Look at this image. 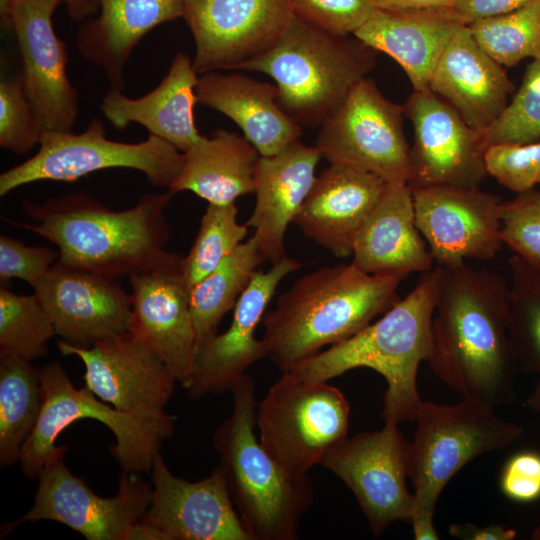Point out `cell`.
Here are the masks:
<instances>
[{
    "label": "cell",
    "instance_id": "6da1fadb",
    "mask_svg": "<svg viewBox=\"0 0 540 540\" xmlns=\"http://www.w3.org/2000/svg\"><path fill=\"white\" fill-rule=\"evenodd\" d=\"M432 318V371L451 389L494 407L518 368L508 332V282L465 263L441 267Z\"/></svg>",
    "mask_w": 540,
    "mask_h": 540
},
{
    "label": "cell",
    "instance_id": "7a4b0ae2",
    "mask_svg": "<svg viewBox=\"0 0 540 540\" xmlns=\"http://www.w3.org/2000/svg\"><path fill=\"white\" fill-rule=\"evenodd\" d=\"M172 197L170 191L146 194L129 209L112 210L77 191L43 203L25 200L31 222L5 220L55 244L61 262L118 280L182 260L166 248Z\"/></svg>",
    "mask_w": 540,
    "mask_h": 540
},
{
    "label": "cell",
    "instance_id": "3957f363",
    "mask_svg": "<svg viewBox=\"0 0 540 540\" xmlns=\"http://www.w3.org/2000/svg\"><path fill=\"white\" fill-rule=\"evenodd\" d=\"M406 277L368 274L352 262L302 276L263 316L268 357L285 372L352 337L399 300Z\"/></svg>",
    "mask_w": 540,
    "mask_h": 540
},
{
    "label": "cell",
    "instance_id": "277c9868",
    "mask_svg": "<svg viewBox=\"0 0 540 540\" xmlns=\"http://www.w3.org/2000/svg\"><path fill=\"white\" fill-rule=\"evenodd\" d=\"M437 265L382 317L352 337L307 358L290 370L307 381L327 382L356 368L384 377L382 418L397 424L415 421L422 403L417 371L432 348V318L439 286Z\"/></svg>",
    "mask_w": 540,
    "mask_h": 540
},
{
    "label": "cell",
    "instance_id": "5b68a950",
    "mask_svg": "<svg viewBox=\"0 0 540 540\" xmlns=\"http://www.w3.org/2000/svg\"><path fill=\"white\" fill-rule=\"evenodd\" d=\"M230 391L232 413L215 431L213 444L234 508L251 540H295L313 502L312 482L290 475L257 439L252 378L246 374Z\"/></svg>",
    "mask_w": 540,
    "mask_h": 540
},
{
    "label": "cell",
    "instance_id": "8992f818",
    "mask_svg": "<svg viewBox=\"0 0 540 540\" xmlns=\"http://www.w3.org/2000/svg\"><path fill=\"white\" fill-rule=\"evenodd\" d=\"M375 50L293 16L278 41L239 69L269 75L281 107L300 125L319 127L373 69Z\"/></svg>",
    "mask_w": 540,
    "mask_h": 540
},
{
    "label": "cell",
    "instance_id": "52a82bcc",
    "mask_svg": "<svg viewBox=\"0 0 540 540\" xmlns=\"http://www.w3.org/2000/svg\"><path fill=\"white\" fill-rule=\"evenodd\" d=\"M415 422L408 448L413 534L416 540H437L433 516L446 484L474 458L517 441L523 429L500 419L494 407L467 397L454 405L422 401Z\"/></svg>",
    "mask_w": 540,
    "mask_h": 540
},
{
    "label": "cell",
    "instance_id": "ba28073f",
    "mask_svg": "<svg viewBox=\"0 0 540 540\" xmlns=\"http://www.w3.org/2000/svg\"><path fill=\"white\" fill-rule=\"evenodd\" d=\"M43 403L34 429L19 457L25 476L34 478L44 465L68 445L57 437L79 419H95L115 436L111 451L123 471H151L165 440L171 438L175 418L164 410L123 411L100 400L87 387L75 388L62 365L49 362L40 369Z\"/></svg>",
    "mask_w": 540,
    "mask_h": 540
},
{
    "label": "cell",
    "instance_id": "9c48e42d",
    "mask_svg": "<svg viewBox=\"0 0 540 540\" xmlns=\"http://www.w3.org/2000/svg\"><path fill=\"white\" fill-rule=\"evenodd\" d=\"M349 418V403L338 388L285 371L257 405L256 426L269 455L303 478L347 436Z\"/></svg>",
    "mask_w": 540,
    "mask_h": 540
},
{
    "label": "cell",
    "instance_id": "30bf717a",
    "mask_svg": "<svg viewBox=\"0 0 540 540\" xmlns=\"http://www.w3.org/2000/svg\"><path fill=\"white\" fill-rule=\"evenodd\" d=\"M183 162L181 151L151 134L139 143L110 140L103 122L93 118L79 134L45 131L34 156L1 173L0 196L33 182H71L110 168L137 170L153 186L168 189Z\"/></svg>",
    "mask_w": 540,
    "mask_h": 540
},
{
    "label": "cell",
    "instance_id": "8fae6325",
    "mask_svg": "<svg viewBox=\"0 0 540 540\" xmlns=\"http://www.w3.org/2000/svg\"><path fill=\"white\" fill-rule=\"evenodd\" d=\"M403 113L364 78L319 126L315 146L330 164L361 169L387 183H409L413 167Z\"/></svg>",
    "mask_w": 540,
    "mask_h": 540
},
{
    "label": "cell",
    "instance_id": "7c38bea8",
    "mask_svg": "<svg viewBox=\"0 0 540 540\" xmlns=\"http://www.w3.org/2000/svg\"><path fill=\"white\" fill-rule=\"evenodd\" d=\"M68 447L42 468L35 501L30 510L3 530L6 535L23 522L51 520L79 532L88 540H124L128 529L139 521L152 498V483L139 473L124 471L118 493L105 498L95 494L64 463Z\"/></svg>",
    "mask_w": 540,
    "mask_h": 540
},
{
    "label": "cell",
    "instance_id": "4fadbf2b",
    "mask_svg": "<svg viewBox=\"0 0 540 540\" xmlns=\"http://www.w3.org/2000/svg\"><path fill=\"white\" fill-rule=\"evenodd\" d=\"M384 422L380 430L346 436L320 462L352 491L375 537L396 521L411 522L414 513L406 485L409 442L397 423Z\"/></svg>",
    "mask_w": 540,
    "mask_h": 540
},
{
    "label": "cell",
    "instance_id": "5bb4252c",
    "mask_svg": "<svg viewBox=\"0 0 540 540\" xmlns=\"http://www.w3.org/2000/svg\"><path fill=\"white\" fill-rule=\"evenodd\" d=\"M293 16L290 0H185L195 71L239 69L269 50Z\"/></svg>",
    "mask_w": 540,
    "mask_h": 540
},
{
    "label": "cell",
    "instance_id": "9a60e30c",
    "mask_svg": "<svg viewBox=\"0 0 540 540\" xmlns=\"http://www.w3.org/2000/svg\"><path fill=\"white\" fill-rule=\"evenodd\" d=\"M418 230L438 266L489 260L503 246L502 201L478 187L410 185Z\"/></svg>",
    "mask_w": 540,
    "mask_h": 540
},
{
    "label": "cell",
    "instance_id": "2e32d148",
    "mask_svg": "<svg viewBox=\"0 0 540 540\" xmlns=\"http://www.w3.org/2000/svg\"><path fill=\"white\" fill-rule=\"evenodd\" d=\"M57 346L63 355L83 362L85 387L118 410H164L174 392L176 379L152 345L132 327L88 348L63 340Z\"/></svg>",
    "mask_w": 540,
    "mask_h": 540
},
{
    "label": "cell",
    "instance_id": "e0dca14e",
    "mask_svg": "<svg viewBox=\"0 0 540 540\" xmlns=\"http://www.w3.org/2000/svg\"><path fill=\"white\" fill-rule=\"evenodd\" d=\"M63 0H14L11 28L22 61L24 88L44 132H71L78 118V92L68 73L65 43L53 14Z\"/></svg>",
    "mask_w": 540,
    "mask_h": 540
},
{
    "label": "cell",
    "instance_id": "ac0fdd59",
    "mask_svg": "<svg viewBox=\"0 0 540 540\" xmlns=\"http://www.w3.org/2000/svg\"><path fill=\"white\" fill-rule=\"evenodd\" d=\"M64 342L88 348L131 328V294L116 279L58 261L33 288Z\"/></svg>",
    "mask_w": 540,
    "mask_h": 540
},
{
    "label": "cell",
    "instance_id": "d6986e66",
    "mask_svg": "<svg viewBox=\"0 0 540 540\" xmlns=\"http://www.w3.org/2000/svg\"><path fill=\"white\" fill-rule=\"evenodd\" d=\"M403 109L414 134L409 184L479 187L487 176L483 133L430 89L414 90Z\"/></svg>",
    "mask_w": 540,
    "mask_h": 540
},
{
    "label": "cell",
    "instance_id": "ffe728a7",
    "mask_svg": "<svg viewBox=\"0 0 540 540\" xmlns=\"http://www.w3.org/2000/svg\"><path fill=\"white\" fill-rule=\"evenodd\" d=\"M302 264L284 257L267 271H257L234 308L229 328L196 348L186 391L191 399L221 394L231 388L254 363L268 357L265 343L255 337L258 324L284 277Z\"/></svg>",
    "mask_w": 540,
    "mask_h": 540
},
{
    "label": "cell",
    "instance_id": "44dd1931",
    "mask_svg": "<svg viewBox=\"0 0 540 540\" xmlns=\"http://www.w3.org/2000/svg\"><path fill=\"white\" fill-rule=\"evenodd\" d=\"M152 498L142 521L169 540H251L219 466L199 481L174 476L159 452L152 466Z\"/></svg>",
    "mask_w": 540,
    "mask_h": 540
},
{
    "label": "cell",
    "instance_id": "7402d4cb",
    "mask_svg": "<svg viewBox=\"0 0 540 540\" xmlns=\"http://www.w3.org/2000/svg\"><path fill=\"white\" fill-rule=\"evenodd\" d=\"M182 261V260H181ZM181 261L129 277L133 318L141 333L184 388L190 381L197 342L190 287Z\"/></svg>",
    "mask_w": 540,
    "mask_h": 540
},
{
    "label": "cell",
    "instance_id": "603a6c76",
    "mask_svg": "<svg viewBox=\"0 0 540 540\" xmlns=\"http://www.w3.org/2000/svg\"><path fill=\"white\" fill-rule=\"evenodd\" d=\"M386 186L373 173L330 164L315 177L293 223L334 256H352L356 237Z\"/></svg>",
    "mask_w": 540,
    "mask_h": 540
},
{
    "label": "cell",
    "instance_id": "cb8c5ba5",
    "mask_svg": "<svg viewBox=\"0 0 540 540\" xmlns=\"http://www.w3.org/2000/svg\"><path fill=\"white\" fill-rule=\"evenodd\" d=\"M429 89L453 107L473 129L485 132L501 115L513 90L503 66L461 24L443 50Z\"/></svg>",
    "mask_w": 540,
    "mask_h": 540
},
{
    "label": "cell",
    "instance_id": "d4e9b609",
    "mask_svg": "<svg viewBox=\"0 0 540 540\" xmlns=\"http://www.w3.org/2000/svg\"><path fill=\"white\" fill-rule=\"evenodd\" d=\"M322 157L316 146L299 140L272 156H260L255 174V208L246 222L253 227L265 260L277 263L285 254L287 227L299 212L315 180Z\"/></svg>",
    "mask_w": 540,
    "mask_h": 540
},
{
    "label": "cell",
    "instance_id": "484cf974",
    "mask_svg": "<svg viewBox=\"0 0 540 540\" xmlns=\"http://www.w3.org/2000/svg\"><path fill=\"white\" fill-rule=\"evenodd\" d=\"M198 78L193 60L178 52L168 73L153 90L141 97L130 98L111 88L100 107L115 128L124 129L130 123H138L149 134L185 153L204 137L194 121Z\"/></svg>",
    "mask_w": 540,
    "mask_h": 540
},
{
    "label": "cell",
    "instance_id": "4316f807",
    "mask_svg": "<svg viewBox=\"0 0 540 540\" xmlns=\"http://www.w3.org/2000/svg\"><path fill=\"white\" fill-rule=\"evenodd\" d=\"M352 263L372 275L426 272L433 256L417 228L412 188L409 183L387 186L360 229Z\"/></svg>",
    "mask_w": 540,
    "mask_h": 540
},
{
    "label": "cell",
    "instance_id": "83f0119b",
    "mask_svg": "<svg viewBox=\"0 0 540 540\" xmlns=\"http://www.w3.org/2000/svg\"><path fill=\"white\" fill-rule=\"evenodd\" d=\"M198 103L216 110L242 130L260 156H272L302 136L300 125L281 107L275 85L216 71L199 75Z\"/></svg>",
    "mask_w": 540,
    "mask_h": 540
},
{
    "label": "cell",
    "instance_id": "f1b7e54d",
    "mask_svg": "<svg viewBox=\"0 0 540 540\" xmlns=\"http://www.w3.org/2000/svg\"><path fill=\"white\" fill-rule=\"evenodd\" d=\"M185 0H98L99 15L82 22L76 47L100 67L111 88L126 85L125 67L140 40L158 25L183 17Z\"/></svg>",
    "mask_w": 540,
    "mask_h": 540
},
{
    "label": "cell",
    "instance_id": "f546056e",
    "mask_svg": "<svg viewBox=\"0 0 540 540\" xmlns=\"http://www.w3.org/2000/svg\"><path fill=\"white\" fill-rule=\"evenodd\" d=\"M461 25L452 15L376 10L353 36L393 58L415 91L429 89L439 58Z\"/></svg>",
    "mask_w": 540,
    "mask_h": 540
},
{
    "label": "cell",
    "instance_id": "4dcf8cb0",
    "mask_svg": "<svg viewBox=\"0 0 540 540\" xmlns=\"http://www.w3.org/2000/svg\"><path fill=\"white\" fill-rule=\"evenodd\" d=\"M183 154L181 171L168 188L173 195L190 191L223 205L255 192L260 154L244 136L218 129Z\"/></svg>",
    "mask_w": 540,
    "mask_h": 540
},
{
    "label": "cell",
    "instance_id": "1f68e13d",
    "mask_svg": "<svg viewBox=\"0 0 540 540\" xmlns=\"http://www.w3.org/2000/svg\"><path fill=\"white\" fill-rule=\"evenodd\" d=\"M265 261L256 238L252 236L212 272L190 287V307L197 347L217 334L224 315L235 308L258 266Z\"/></svg>",
    "mask_w": 540,
    "mask_h": 540
},
{
    "label": "cell",
    "instance_id": "d6a6232c",
    "mask_svg": "<svg viewBox=\"0 0 540 540\" xmlns=\"http://www.w3.org/2000/svg\"><path fill=\"white\" fill-rule=\"evenodd\" d=\"M43 403L40 370L31 361L0 358V466L19 461Z\"/></svg>",
    "mask_w": 540,
    "mask_h": 540
},
{
    "label": "cell",
    "instance_id": "836d02e7",
    "mask_svg": "<svg viewBox=\"0 0 540 540\" xmlns=\"http://www.w3.org/2000/svg\"><path fill=\"white\" fill-rule=\"evenodd\" d=\"M508 265L511 348L518 368L540 376V273L515 254Z\"/></svg>",
    "mask_w": 540,
    "mask_h": 540
},
{
    "label": "cell",
    "instance_id": "e575fe53",
    "mask_svg": "<svg viewBox=\"0 0 540 540\" xmlns=\"http://www.w3.org/2000/svg\"><path fill=\"white\" fill-rule=\"evenodd\" d=\"M53 323L35 293L17 294L0 287V358L32 361L47 355Z\"/></svg>",
    "mask_w": 540,
    "mask_h": 540
},
{
    "label": "cell",
    "instance_id": "d590c367",
    "mask_svg": "<svg viewBox=\"0 0 540 540\" xmlns=\"http://www.w3.org/2000/svg\"><path fill=\"white\" fill-rule=\"evenodd\" d=\"M467 26L477 44L502 66L540 57V0Z\"/></svg>",
    "mask_w": 540,
    "mask_h": 540
},
{
    "label": "cell",
    "instance_id": "8d00e7d4",
    "mask_svg": "<svg viewBox=\"0 0 540 540\" xmlns=\"http://www.w3.org/2000/svg\"><path fill=\"white\" fill-rule=\"evenodd\" d=\"M235 202L209 204L189 253L182 258L181 270L193 286L212 272L247 237L248 226L237 221Z\"/></svg>",
    "mask_w": 540,
    "mask_h": 540
},
{
    "label": "cell",
    "instance_id": "74e56055",
    "mask_svg": "<svg viewBox=\"0 0 540 540\" xmlns=\"http://www.w3.org/2000/svg\"><path fill=\"white\" fill-rule=\"evenodd\" d=\"M540 138V57L526 70L521 87L497 120L483 132L485 146L530 143Z\"/></svg>",
    "mask_w": 540,
    "mask_h": 540
},
{
    "label": "cell",
    "instance_id": "f35d334b",
    "mask_svg": "<svg viewBox=\"0 0 540 540\" xmlns=\"http://www.w3.org/2000/svg\"><path fill=\"white\" fill-rule=\"evenodd\" d=\"M44 129L30 103L21 75L0 82V146L25 154L40 144Z\"/></svg>",
    "mask_w": 540,
    "mask_h": 540
},
{
    "label": "cell",
    "instance_id": "ab89813d",
    "mask_svg": "<svg viewBox=\"0 0 540 540\" xmlns=\"http://www.w3.org/2000/svg\"><path fill=\"white\" fill-rule=\"evenodd\" d=\"M501 238L540 273V191L528 190L501 205Z\"/></svg>",
    "mask_w": 540,
    "mask_h": 540
},
{
    "label": "cell",
    "instance_id": "60d3db41",
    "mask_svg": "<svg viewBox=\"0 0 540 540\" xmlns=\"http://www.w3.org/2000/svg\"><path fill=\"white\" fill-rule=\"evenodd\" d=\"M484 165L487 175L517 194L534 189L540 185V141L489 145Z\"/></svg>",
    "mask_w": 540,
    "mask_h": 540
},
{
    "label": "cell",
    "instance_id": "b9f144b4",
    "mask_svg": "<svg viewBox=\"0 0 540 540\" xmlns=\"http://www.w3.org/2000/svg\"><path fill=\"white\" fill-rule=\"evenodd\" d=\"M290 1L295 16L339 35H354L376 11L371 0Z\"/></svg>",
    "mask_w": 540,
    "mask_h": 540
},
{
    "label": "cell",
    "instance_id": "7bdbcfd3",
    "mask_svg": "<svg viewBox=\"0 0 540 540\" xmlns=\"http://www.w3.org/2000/svg\"><path fill=\"white\" fill-rule=\"evenodd\" d=\"M59 253L42 246H28L23 242L0 236L1 285L14 278L21 279L34 288L58 261Z\"/></svg>",
    "mask_w": 540,
    "mask_h": 540
},
{
    "label": "cell",
    "instance_id": "ee69618b",
    "mask_svg": "<svg viewBox=\"0 0 540 540\" xmlns=\"http://www.w3.org/2000/svg\"><path fill=\"white\" fill-rule=\"evenodd\" d=\"M499 485L512 501L530 503L540 498V453L526 450L512 455L502 468Z\"/></svg>",
    "mask_w": 540,
    "mask_h": 540
},
{
    "label": "cell",
    "instance_id": "f6af8a7d",
    "mask_svg": "<svg viewBox=\"0 0 540 540\" xmlns=\"http://www.w3.org/2000/svg\"><path fill=\"white\" fill-rule=\"evenodd\" d=\"M537 0H454L453 17L464 25L499 16Z\"/></svg>",
    "mask_w": 540,
    "mask_h": 540
},
{
    "label": "cell",
    "instance_id": "bcb514c9",
    "mask_svg": "<svg viewBox=\"0 0 540 540\" xmlns=\"http://www.w3.org/2000/svg\"><path fill=\"white\" fill-rule=\"evenodd\" d=\"M371 2L376 10L452 15L454 0H371Z\"/></svg>",
    "mask_w": 540,
    "mask_h": 540
},
{
    "label": "cell",
    "instance_id": "7dc6e473",
    "mask_svg": "<svg viewBox=\"0 0 540 540\" xmlns=\"http://www.w3.org/2000/svg\"><path fill=\"white\" fill-rule=\"evenodd\" d=\"M451 536L464 540H512L516 531L498 524L478 526L473 523L451 524Z\"/></svg>",
    "mask_w": 540,
    "mask_h": 540
},
{
    "label": "cell",
    "instance_id": "c3c4849f",
    "mask_svg": "<svg viewBox=\"0 0 540 540\" xmlns=\"http://www.w3.org/2000/svg\"><path fill=\"white\" fill-rule=\"evenodd\" d=\"M124 540H169L157 527L142 521L134 523L127 531Z\"/></svg>",
    "mask_w": 540,
    "mask_h": 540
},
{
    "label": "cell",
    "instance_id": "681fc988",
    "mask_svg": "<svg viewBox=\"0 0 540 540\" xmlns=\"http://www.w3.org/2000/svg\"><path fill=\"white\" fill-rule=\"evenodd\" d=\"M69 16L79 22L87 20L99 11L98 0H63Z\"/></svg>",
    "mask_w": 540,
    "mask_h": 540
},
{
    "label": "cell",
    "instance_id": "f907efd6",
    "mask_svg": "<svg viewBox=\"0 0 540 540\" xmlns=\"http://www.w3.org/2000/svg\"><path fill=\"white\" fill-rule=\"evenodd\" d=\"M14 0H0V17L4 28H11Z\"/></svg>",
    "mask_w": 540,
    "mask_h": 540
},
{
    "label": "cell",
    "instance_id": "816d5d0a",
    "mask_svg": "<svg viewBox=\"0 0 540 540\" xmlns=\"http://www.w3.org/2000/svg\"><path fill=\"white\" fill-rule=\"evenodd\" d=\"M527 405L533 409L534 411L538 412L540 414V378L530 394V396L527 398Z\"/></svg>",
    "mask_w": 540,
    "mask_h": 540
},
{
    "label": "cell",
    "instance_id": "f5cc1de1",
    "mask_svg": "<svg viewBox=\"0 0 540 540\" xmlns=\"http://www.w3.org/2000/svg\"><path fill=\"white\" fill-rule=\"evenodd\" d=\"M532 539L540 540V526L534 529L533 534H532Z\"/></svg>",
    "mask_w": 540,
    "mask_h": 540
}]
</instances>
